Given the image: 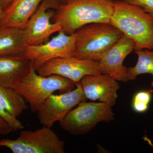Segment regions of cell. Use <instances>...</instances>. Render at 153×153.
Here are the masks:
<instances>
[{
	"label": "cell",
	"mask_w": 153,
	"mask_h": 153,
	"mask_svg": "<svg viewBox=\"0 0 153 153\" xmlns=\"http://www.w3.org/2000/svg\"><path fill=\"white\" fill-rule=\"evenodd\" d=\"M14 131L13 128L2 118L0 117V135H7Z\"/></svg>",
	"instance_id": "cell-21"
},
{
	"label": "cell",
	"mask_w": 153,
	"mask_h": 153,
	"mask_svg": "<svg viewBox=\"0 0 153 153\" xmlns=\"http://www.w3.org/2000/svg\"><path fill=\"white\" fill-rule=\"evenodd\" d=\"M27 46L24 29L0 26V56L23 55Z\"/></svg>",
	"instance_id": "cell-15"
},
{
	"label": "cell",
	"mask_w": 153,
	"mask_h": 153,
	"mask_svg": "<svg viewBox=\"0 0 153 153\" xmlns=\"http://www.w3.org/2000/svg\"><path fill=\"white\" fill-rule=\"evenodd\" d=\"M30 65L22 55L0 56V85L13 88L27 75Z\"/></svg>",
	"instance_id": "cell-13"
},
{
	"label": "cell",
	"mask_w": 153,
	"mask_h": 153,
	"mask_svg": "<svg viewBox=\"0 0 153 153\" xmlns=\"http://www.w3.org/2000/svg\"><path fill=\"white\" fill-rule=\"evenodd\" d=\"M112 107L101 102L82 101L59 122V125L71 134H85L99 123L109 122L114 120Z\"/></svg>",
	"instance_id": "cell-5"
},
{
	"label": "cell",
	"mask_w": 153,
	"mask_h": 153,
	"mask_svg": "<svg viewBox=\"0 0 153 153\" xmlns=\"http://www.w3.org/2000/svg\"><path fill=\"white\" fill-rule=\"evenodd\" d=\"M132 40L123 35L99 61L101 74H108L117 81L127 82V68L123 65L126 57L134 49Z\"/></svg>",
	"instance_id": "cell-11"
},
{
	"label": "cell",
	"mask_w": 153,
	"mask_h": 153,
	"mask_svg": "<svg viewBox=\"0 0 153 153\" xmlns=\"http://www.w3.org/2000/svg\"><path fill=\"white\" fill-rule=\"evenodd\" d=\"M0 103L12 115L18 117L28 109L27 102L12 87L0 85Z\"/></svg>",
	"instance_id": "cell-16"
},
{
	"label": "cell",
	"mask_w": 153,
	"mask_h": 153,
	"mask_svg": "<svg viewBox=\"0 0 153 153\" xmlns=\"http://www.w3.org/2000/svg\"><path fill=\"white\" fill-rule=\"evenodd\" d=\"M0 117L2 118L13 128L14 131L23 129L24 126L16 117L12 115L0 103Z\"/></svg>",
	"instance_id": "cell-19"
},
{
	"label": "cell",
	"mask_w": 153,
	"mask_h": 153,
	"mask_svg": "<svg viewBox=\"0 0 153 153\" xmlns=\"http://www.w3.org/2000/svg\"><path fill=\"white\" fill-rule=\"evenodd\" d=\"M131 4L140 7L153 17V0H123Z\"/></svg>",
	"instance_id": "cell-20"
},
{
	"label": "cell",
	"mask_w": 153,
	"mask_h": 153,
	"mask_svg": "<svg viewBox=\"0 0 153 153\" xmlns=\"http://www.w3.org/2000/svg\"><path fill=\"white\" fill-rule=\"evenodd\" d=\"M114 7L112 0H68L55 9L52 22L60 23L66 34H74L88 24L110 23Z\"/></svg>",
	"instance_id": "cell-1"
},
{
	"label": "cell",
	"mask_w": 153,
	"mask_h": 153,
	"mask_svg": "<svg viewBox=\"0 0 153 153\" xmlns=\"http://www.w3.org/2000/svg\"><path fill=\"white\" fill-rule=\"evenodd\" d=\"M54 1H55L57 3V4L59 5L61 4L66 3V2L68 1V0H54Z\"/></svg>",
	"instance_id": "cell-24"
},
{
	"label": "cell",
	"mask_w": 153,
	"mask_h": 153,
	"mask_svg": "<svg viewBox=\"0 0 153 153\" xmlns=\"http://www.w3.org/2000/svg\"><path fill=\"white\" fill-rule=\"evenodd\" d=\"M36 71L41 76L60 75L72 80L75 84L86 75L101 74L97 61L77 59L73 56L52 59Z\"/></svg>",
	"instance_id": "cell-10"
},
{
	"label": "cell",
	"mask_w": 153,
	"mask_h": 153,
	"mask_svg": "<svg viewBox=\"0 0 153 153\" xmlns=\"http://www.w3.org/2000/svg\"><path fill=\"white\" fill-rule=\"evenodd\" d=\"M76 41L75 33L67 34L61 30L46 43L38 45H27L22 55L30 60L36 70L52 59L73 56Z\"/></svg>",
	"instance_id": "cell-7"
},
{
	"label": "cell",
	"mask_w": 153,
	"mask_h": 153,
	"mask_svg": "<svg viewBox=\"0 0 153 153\" xmlns=\"http://www.w3.org/2000/svg\"><path fill=\"white\" fill-rule=\"evenodd\" d=\"M79 83L86 100H99L112 106L115 104L120 85L112 76L103 74L88 75Z\"/></svg>",
	"instance_id": "cell-12"
},
{
	"label": "cell",
	"mask_w": 153,
	"mask_h": 153,
	"mask_svg": "<svg viewBox=\"0 0 153 153\" xmlns=\"http://www.w3.org/2000/svg\"><path fill=\"white\" fill-rule=\"evenodd\" d=\"M13 0H1L3 9L4 10L7 8Z\"/></svg>",
	"instance_id": "cell-22"
},
{
	"label": "cell",
	"mask_w": 153,
	"mask_h": 153,
	"mask_svg": "<svg viewBox=\"0 0 153 153\" xmlns=\"http://www.w3.org/2000/svg\"><path fill=\"white\" fill-rule=\"evenodd\" d=\"M4 9H3L2 4L1 0H0V24L1 21Z\"/></svg>",
	"instance_id": "cell-23"
},
{
	"label": "cell",
	"mask_w": 153,
	"mask_h": 153,
	"mask_svg": "<svg viewBox=\"0 0 153 153\" xmlns=\"http://www.w3.org/2000/svg\"><path fill=\"white\" fill-rule=\"evenodd\" d=\"M76 41L73 57L99 61L123 35L110 23H92L75 32Z\"/></svg>",
	"instance_id": "cell-3"
},
{
	"label": "cell",
	"mask_w": 153,
	"mask_h": 153,
	"mask_svg": "<svg viewBox=\"0 0 153 153\" xmlns=\"http://www.w3.org/2000/svg\"><path fill=\"white\" fill-rule=\"evenodd\" d=\"M73 90L60 94L49 96L37 111L40 123L52 127L60 121L79 103L87 100L79 82Z\"/></svg>",
	"instance_id": "cell-9"
},
{
	"label": "cell",
	"mask_w": 153,
	"mask_h": 153,
	"mask_svg": "<svg viewBox=\"0 0 153 153\" xmlns=\"http://www.w3.org/2000/svg\"><path fill=\"white\" fill-rule=\"evenodd\" d=\"M13 153H65V142L51 127L44 126L36 130L24 131L16 140L2 139L0 147Z\"/></svg>",
	"instance_id": "cell-6"
},
{
	"label": "cell",
	"mask_w": 153,
	"mask_h": 153,
	"mask_svg": "<svg viewBox=\"0 0 153 153\" xmlns=\"http://www.w3.org/2000/svg\"><path fill=\"white\" fill-rule=\"evenodd\" d=\"M43 0H13L3 12L0 26L23 28Z\"/></svg>",
	"instance_id": "cell-14"
},
{
	"label": "cell",
	"mask_w": 153,
	"mask_h": 153,
	"mask_svg": "<svg viewBox=\"0 0 153 153\" xmlns=\"http://www.w3.org/2000/svg\"><path fill=\"white\" fill-rule=\"evenodd\" d=\"M75 86L73 81L60 75L41 76L31 63L27 74L13 88L29 103L32 112H36L45 100L55 91H60L64 93L73 90Z\"/></svg>",
	"instance_id": "cell-4"
},
{
	"label": "cell",
	"mask_w": 153,
	"mask_h": 153,
	"mask_svg": "<svg viewBox=\"0 0 153 153\" xmlns=\"http://www.w3.org/2000/svg\"><path fill=\"white\" fill-rule=\"evenodd\" d=\"M110 23L134 41L135 51L153 49V17L140 7L114 1Z\"/></svg>",
	"instance_id": "cell-2"
},
{
	"label": "cell",
	"mask_w": 153,
	"mask_h": 153,
	"mask_svg": "<svg viewBox=\"0 0 153 153\" xmlns=\"http://www.w3.org/2000/svg\"><path fill=\"white\" fill-rule=\"evenodd\" d=\"M58 5L54 0H43L24 28L27 45H40L49 40L52 34L62 30L58 22H52Z\"/></svg>",
	"instance_id": "cell-8"
},
{
	"label": "cell",
	"mask_w": 153,
	"mask_h": 153,
	"mask_svg": "<svg viewBox=\"0 0 153 153\" xmlns=\"http://www.w3.org/2000/svg\"><path fill=\"white\" fill-rule=\"evenodd\" d=\"M138 60L134 67L127 68V78L128 80H134L141 74H149L153 77V51L149 49L135 50ZM153 87V81L152 83Z\"/></svg>",
	"instance_id": "cell-17"
},
{
	"label": "cell",
	"mask_w": 153,
	"mask_h": 153,
	"mask_svg": "<svg viewBox=\"0 0 153 153\" xmlns=\"http://www.w3.org/2000/svg\"><path fill=\"white\" fill-rule=\"evenodd\" d=\"M152 98V91L140 90L135 94L132 100L131 106L135 112L143 113L149 109Z\"/></svg>",
	"instance_id": "cell-18"
}]
</instances>
